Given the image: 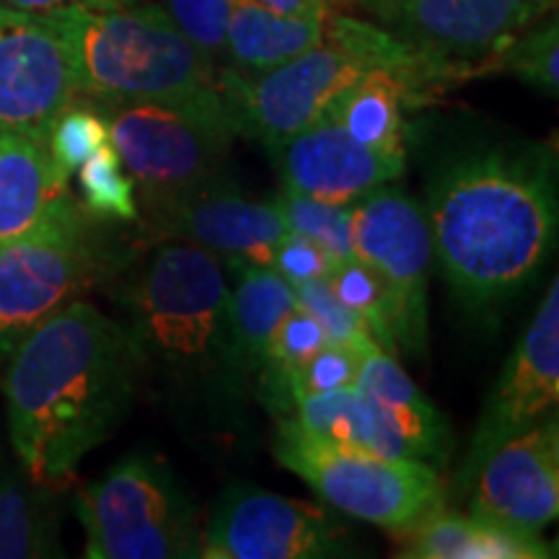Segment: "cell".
Returning <instances> with one entry per match:
<instances>
[{
	"mask_svg": "<svg viewBox=\"0 0 559 559\" xmlns=\"http://www.w3.org/2000/svg\"><path fill=\"white\" fill-rule=\"evenodd\" d=\"M138 347L120 321L86 300L55 311L11 349L9 438L21 469L60 487L115 436L135 400Z\"/></svg>",
	"mask_w": 559,
	"mask_h": 559,
	"instance_id": "1",
	"label": "cell"
},
{
	"mask_svg": "<svg viewBox=\"0 0 559 559\" xmlns=\"http://www.w3.org/2000/svg\"><path fill=\"white\" fill-rule=\"evenodd\" d=\"M425 215L451 288L472 306L500 304L534 280L555 249V151L464 153L432 177Z\"/></svg>",
	"mask_w": 559,
	"mask_h": 559,
	"instance_id": "2",
	"label": "cell"
},
{
	"mask_svg": "<svg viewBox=\"0 0 559 559\" xmlns=\"http://www.w3.org/2000/svg\"><path fill=\"white\" fill-rule=\"evenodd\" d=\"M151 243L120 296L140 362L194 428L239 430L251 379L236 353L226 270L190 241Z\"/></svg>",
	"mask_w": 559,
	"mask_h": 559,
	"instance_id": "3",
	"label": "cell"
},
{
	"mask_svg": "<svg viewBox=\"0 0 559 559\" xmlns=\"http://www.w3.org/2000/svg\"><path fill=\"white\" fill-rule=\"evenodd\" d=\"M66 29L86 102L221 99L218 62L205 58L160 5L111 0L99 9L55 13Z\"/></svg>",
	"mask_w": 559,
	"mask_h": 559,
	"instance_id": "4",
	"label": "cell"
},
{
	"mask_svg": "<svg viewBox=\"0 0 559 559\" xmlns=\"http://www.w3.org/2000/svg\"><path fill=\"white\" fill-rule=\"evenodd\" d=\"M99 223L70 198L29 234L0 243V353L11 355L34 326L130 262Z\"/></svg>",
	"mask_w": 559,
	"mask_h": 559,
	"instance_id": "5",
	"label": "cell"
},
{
	"mask_svg": "<svg viewBox=\"0 0 559 559\" xmlns=\"http://www.w3.org/2000/svg\"><path fill=\"white\" fill-rule=\"evenodd\" d=\"M104 117L111 148L135 181L145 218L187 194L228 177L236 138L228 109L210 102H91Z\"/></svg>",
	"mask_w": 559,
	"mask_h": 559,
	"instance_id": "6",
	"label": "cell"
},
{
	"mask_svg": "<svg viewBox=\"0 0 559 559\" xmlns=\"http://www.w3.org/2000/svg\"><path fill=\"white\" fill-rule=\"evenodd\" d=\"M88 559L200 557L194 502L156 453H130L75 498Z\"/></svg>",
	"mask_w": 559,
	"mask_h": 559,
	"instance_id": "7",
	"label": "cell"
},
{
	"mask_svg": "<svg viewBox=\"0 0 559 559\" xmlns=\"http://www.w3.org/2000/svg\"><path fill=\"white\" fill-rule=\"evenodd\" d=\"M275 456L332 510L373 523L391 536L445 506V481L432 466L326 443L300 430L290 417L277 423Z\"/></svg>",
	"mask_w": 559,
	"mask_h": 559,
	"instance_id": "8",
	"label": "cell"
},
{
	"mask_svg": "<svg viewBox=\"0 0 559 559\" xmlns=\"http://www.w3.org/2000/svg\"><path fill=\"white\" fill-rule=\"evenodd\" d=\"M381 29L428 62L436 81L485 75L489 60L555 9V0H370Z\"/></svg>",
	"mask_w": 559,
	"mask_h": 559,
	"instance_id": "9",
	"label": "cell"
},
{
	"mask_svg": "<svg viewBox=\"0 0 559 559\" xmlns=\"http://www.w3.org/2000/svg\"><path fill=\"white\" fill-rule=\"evenodd\" d=\"M360 58L321 41L264 73L221 70V96L236 135L272 145L317 122L342 91L370 73Z\"/></svg>",
	"mask_w": 559,
	"mask_h": 559,
	"instance_id": "10",
	"label": "cell"
},
{
	"mask_svg": "<svg viewBox=\"0 0 559 559\" xmlns=\"http://www.w3.org/2000/svg\"><path fill=\"white\" fill-rule=\"evenodd\" d=\"M353 531L332 510L236 481L202 528V559L355 557Z\"/></svg>",
	"mask_w": 559,
	"mask_h": 559,
	"instance_id": "11",
	"label": "cell"
},
{
	"mask_svg": "<svg viewBox=\"0 0 559 559\" xmlns=\"http://www.w3.org/2000/svg\"><path fill=\"white\" fill-rule=\"evenodd\" d=\"M353 249L381 275L396 304V347L419 355L428 345V275L432 236L425 210L383 185L353 202Z\"/></svg>",
	"mask_w": 559,
	"mask_h": 559,
	"instance_id": "12",
	"label": "cell"
},
{
	"mask_svg": "<svg viewBox=\"0 0 559 559\" xmlns=\"http://www.w3.org/2000/svg\"><path fill=\"white\" fill-rule=\"evenodd\" d=\"M79 96L75 55L60 21L0 9V130L37 140Z\"/></svg>",
	"mask_w": 559,
	"mask_h": 559,
	"instance_id": "13",
	"label": "cell"
},
{
	"mask_svg": "<svg viewBox=\"0 0 559 559\" xmlns=\"http://www.w3.org/2000/svg\"><path fill=\"white\" fill-rule=\"evenodd\" d=\"M559 402V283L551 280L539 311L523 334L498 383L489 391L485 412L474 430L469 453L456 474L453 489L464 498L479 466L495 449L536 425Z\"/></svg>",
	"mask_w": 559,
	"mask_h": 559,
	"instance_id": "14",
	"label": "cell"
},
{
	"mask_svg": "<svg viewBox=\"0 0 559 559\" xmlns=\"http://www.w3.org/2000/svg\"><path fill=\"white\" fill-rule=\"evenodd\" d=\"M151 241L181 239L213 254L230 272L272 267L290 234L275 202L249 200L230 177L215 179L145 218Z\"/></svg>",
	"mask_w": 559,
	"mask_h": 559,
	"instance_id": "15",
	"label": "cell"
},
{
	"mask_svg": "<svg viewBox=\"0 0 559 559\" xmlns=\"http://www.w3.org/2000/svg\"><path fill=\"white\" fill-rule=\"evenodd\" d=\"M469 513L542 534L559 513V423L551 412L506 440L472 481Z\"/></svg>",
	"mask_w": 559,
	"mask_h": 559,
	"instance_id": "16",
	"label": "cell"
},
{
	"mask_svg": "<svg viewBox=\"0 0 559 559\" xmlns=\"http://www.w3.org/2000/svg\"><path fill=\"white\" fill-rule=\"evenodd\" d=\"M267 151L285 190L337 205H353L396 181L407 160L358 143L326 115Z\"/></svg>",
	"mask_w": 559,
	"mask_h": 559,
	"instance_id": "17",
	"label": "cell"
},
{
	"mask_svg": "<svg viewBox=\"0 0 559 559\" xmlns=\"http://www.w3.org/2000/svg\"><path fill=\"white\" fill-rule=\"evenodd\" d=\"M355 386L386 417L396 436L404 440L412 459L438 472L449 466L453 451L449 419L440 415L436 404L404 373L394 355L381 347L362 355Z\"/></svg>",
	"mask_w": 559,
	"mask_h": 559,
	"instance_id": "18",
	"label": "cell"
},
{
	"mask_svg": "<svg viewBox=\"0 0 559 559\" xmlns=\"http://www.w3.org/2000/svg\"><path fill=\"white\" fill-rule=\"evenodd\" d=\"M45 140L0 130V243L29 234L73 194Z\"/></svg>",
	"mask_w": 559,
	"mask_h": 559,
	"instance_id": "19",
	"label": "cell"
},
{
	"mask_svg": "<svg viewBox=\"0 0 559 559\" xmlns=\"http://www.w3.org/2000/svg\"><path fill=\"white\" fill-rule=\"evenodd\" d=\"M394 542V555L404 559H547L557 555L542 534H526L472 513H449L445 506L396 534Z\"/></svg>",
	"mask_w": 559,
	"mask_h": 559,
	"instance_id": "20",
	"label": "cell"
},
{
	"mask_svg": "<svg viewBox=\"0 0 559 559\" xmlns=\"http://www.w3.org/2000/svg\"><path fill=\"white\" fill-rule=\"evenodd\" d=\"M321 41H324V19L277 13L254 0H230L226 55H223L230 62V70L247 75L264 73Z\"/></svg>",
	"mask_w": 559,
	"mask_h": 559,
	"instance_id": "21",
	"label": "cell"
},
{
	"mask_svg": "<svg viewBox=\"0 0 559 559\" xmlns=\"http://www.w3.org/2000/svg\"><path fill=\"white\" fill-rule=\"evenodd\" d=\"M288 417L300 430L326 443L386 459H412L404 440L358 386L324 391V394H300L293 400Z\"/></svg>",
	"mask_w": 559,
	"mask_h": 559,
	"instance_id": "22",
	"label": "cell"
},
{
	"mask_svg": "<svg viewBox=\"0 0 559 559\" xmlns=\"http://www.w3.org/2000/svg\"><path fill=\"white\" fill-rule=\"evenodd\" d=\"M230 285V326H234L236 353L249 379H254L267 355L277 324L298 304L296 290L272 267L234 270Z\"/></svg>",
	"mask_w": 559,
	"mask_h": 559,
	"instance_id": "23",
	"label": "cell"
},
{
	"mask_svg": "<svg viewBox=\"0 0 559 559\" xmlns=\"http://www.w3.org/2000/svg\"><path fill=\"white\" fill-rule=\"evenodd\" d=\"M60 519L52 489L39 487L0 456V559L60 557Z\"/></svg>",
	"mask_w": 559,
	"mask_h": 559,
	"instance_id": "24",
	"label": "cell"
},
{
	"mask_svg": "<svg viewBox=\"0 0 559 559\" xmlns=\"http://www.w3.org/2000/svg\"><path fill=\"white\" fill-rule=\"evenodd\" d=\"M407 91L386 70H370L360 81L342 91L324 109L347 135L381 153L407 156L404 151L402 104Z\"/></svg>",
	"mask_w": 559,
	"mask_h": 559,
	"instance_id": "25",
	"label": "cell"
},
{
	"mask_svg": "<svg viewBox=\"0 0 559 559\" xmlns=\"http://www.w3.org/2000/svg\"><path fill=\"white\" fill-rule=\"evenodd\" d=\"M330 288L334 290L342 304L349 311L358 313V319L368 326L373 340L379 342L381 349L394 355L396 349V332H400V321H396V304L391 296L389 285L383 283L376 270H370L366 262L358 257L353 260L334 264L330 280Z\"/></svg>",
	"mask_w": 559,
	"mask_h": 559,
	"instance_id": "26",
	"label": "cell"
},
{
	"mask_svg": "<svg viewBox=\"0 0 559 559\" xmlns=\"http://www.w3.org/2000/svg\"><path fill=\"white\" fill-rule=\"evenodd\" d=\"M272 202L277 205L290 234L319 243L337 262L353 260V205L313 200L309 194L285 190V187Z\"/></svg>",
	"mask_w": 559,
	"mask_h": 559,
	"instance_id": "27",
	"label": "cell"
},
{
	"mask_svg": "<svg viewBox=\"0 0 559 559\" xmlns=\"http://www.w3.org/2000/svg\"><path fill=\"white\" fill-rule=\"evenodd\" d=\"M81 205L102 223H138L140 205L135 181L122 169V160L111 143L102 145L79 169Z\"/></svg>",
	"mask_w": 559,
	"mask_h": 559,
	"instance_id": "28",
	"label": "cell"
},
{
	"mask_svg": "<svg viewBox=\"0 0 559 559\" xmlns=\"http://www.w3.org/2000/svg\"><path fill=\"white\" fill-rule=\"evenodd\" d=\"M487 73L519 75L523 83L557 96L559 91V26L557 19L528 26L489 60Z\"/></svg>",
	"mask_w": 559,
	"mask_h": 559,
	"instance_id": "29",
	"label": "cell"
},
{
	"mask_svg": "<svg viewBox=\"0 0 559 559\" xmlns=\"http://www.w3.org/2000/svg\"><path fill=\"white\" fill-rule=\"evenodd\" d=\"M107 143L109 132L104 117L96 111L94 104L79 99L70 104L68 109H62V115L50 128V135H47V148H50L55 164L68 177L79 171Z\"/></svg>",
	"mask_w": 559,
	"mask_h": 559,
	"instance_id": "30",
	"label": "cell"
},
{
	"mask_svg": "<svg viewBox=\"0 0 559 559\" xmlns=\"http://www.w3.org/2000/svg\"><path fill=\"white\" fill-rule=\"evenodd\" d=\"M293 290H296L298 304L319 319V324L324 326L326 337H330L332 345L349 347L360 355H366L370 349L379 347V342L373 340V334L368 332V326L358 319V313L349 311L347 306L334 296V290L330 288L326 280L293 285Z\"/></svg>",
	"mask_w": 559,
	"mask_h": 559,
	"instance_id": "31",
	"label": "cell"
},
{
	"mask_svg": "<svg viewBox=\"0 0 559 559\" xmlns=\"http://www.w3.org/2000/svg\"><path fill=\"white\" fill-rule=\"evenodd\" d=\"M164 11L205 58L223 60L230 0H166Z\"/></svg>",
	"mask_w": 559,
	"mask_h": 559,
	"instance_id": "32",
	"label": "cell"
},
{
	"mask_svg": "<svg viewBox=\"0 0 559 559\" xmlns=\"http://www.w3.org/2000/svg\"><path fill=\"white\" fill-rule=\"evenodd\" d=\"M362 355L342 345H324L293 379V400L300 394H324L355 386Z\"/></svg>",
	"mask_w": 559,
	"mask_h": 559,
	"instance_id": "33",
	"label": "cell"
},
{
	"mask_svg": "<svg viewBox=\"0 0 559 559\" xmlns=\"http://www.w3.org/2000/svg\"><path fill=\"white\" fill-rule=\"evenodd\" d=\"M337 260L319 243L298 234H288L277 243L275 257H272V270L280 277L288 280L290 285L317 283V280H330Z\"/></svg>",
	"mask_w": 559,
	"mask_h": 559,
	"instance_id": "34",
	"label": "cell"
},
{
	"mask_svg": "<svg viewBox=\"0 0 559 559\" xmlns=\"http://www.w3.org/2000/svg\"><path fill=\"white\" fill-rule=\"evenodd\" d=\"M111 0H0V9L39 13V16H55L68 9H99Z\"/></svg>",
	"mask_w": 559,
	"mask_h": 559,
	"instance_id": "35",
	"label": "cell"
},
{
	"mask_svg": "<svg viewBox=\"0 0 559 559\" xmlns=\"http://www.w3.org/2000/svg\"><path fill=\"white\" fill-rule=\"evenodd\" d=\"M254 3L264 5V9L277 13H290V16H313L326 19L330 16V0H254Z\"/></svg>",
	"mask_w": 559,
	"mask_h": 559,
	"instance_id": "36",
	"label": "cell"
},
{
	"mask_svg": "<svg viewBox=\"0 0 559 559\" xmlns=\"http://www.w3.org/2000/svg\"><path fill=\"white\" fill-rule=\"evenodd\" d=\"M347 3H370V0H347Z\"/></svg>",
	"mask_w": 559,
	"mask_h": 559,
	"instance_id": "37",
	"label": "cell"
}]
</instances>
